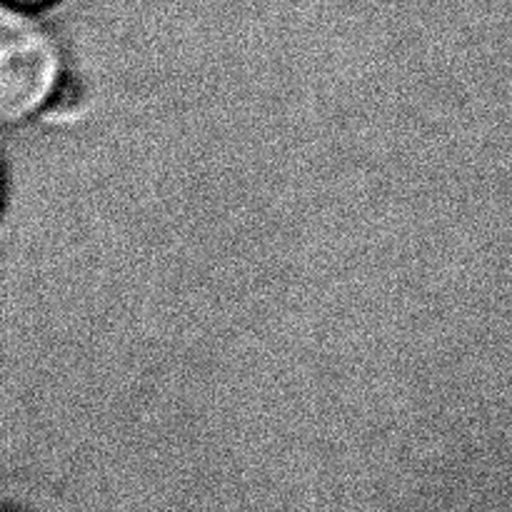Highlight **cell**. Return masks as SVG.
<instances>
[{"instance_id": "6da1fadb", "label": "cell", "mask_w": 512, "mask_h": 512, "mask_svg": "<svg viewBox=\"0 0 512 512\" xmlns=\"http://www.w3.org/2000/svg\"><path fill=\"white\" fill-rule=\"evenodd\" d=\"M63 80V55L53 30L5 3L0 20V113L8 123L40 113Z\"/></svg>"}, {"instance_id": "7a4b0ae2", "label": "cell", "mask_w": 512, "mask_h": 512, "mask_svg": "<svg viewBox=\"0 0 512 512\" xmlns=\"http://www.w3.org/2000/svg\"><path fill=\"white\" fill-rule=\"evenodd\" d=\"M8 5H15V8H38V5L53 3V0H5Z\"/></svg>"}]
</instances>
